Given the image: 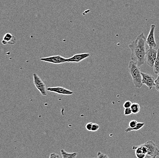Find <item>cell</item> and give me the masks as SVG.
I'll return each mask as SVG.
<instances>
[{
	"instance_id": "obj_19",
	"label": "cell",
	"mask_w": 159,
	"mask_h": 158,
	"mask_svg": "<svg viewBox=\"0 0 159 158\" xmlns=\"http://www.w3.org/2000/svg\"><path fill=\"white\" fill-rule=\"evenodd\" d=\"M131 114H133V113L131 108H125V111H124V115L125 116H129Z\"/></svg>"
},
{
	"instance_id": "obj_2",
	"label": "cell",
	"mask_w": 159,
	"mask_h": 158,
	"mask_svg": "<svg viewBox=\"0 0 159 158\" xmlns=\"http://www.w3.org/2000/svg\"><path fill=\"white\" fill-rule=\"evenodd\" d=\"M128 69L135 87L137 88H141L143 84L142 74L139 67L135 63L130 61L129 63Z\"/></svg>"
},
{
	"instance_id": "obj_20",
	"label": "cell",
	"mask_w": 159,
	"mask_h": 158,
	"mask_svg": "<svg viewBox=\"0 0 159 158\" xmlns=\"http://www.w3.org/2000/svg\"><path fill=\"white\" fill-rule=\"evenodd\" d=\"M155 88L156 90L159 92V76H158L157 78L155 80Z\"/></svg>"
},
{
	"instance_id": "obj_6",
	"label": "cell",
	"mask_w": 159,
	"mask_h": 158,
	"mask_svg": "<svg viewBox=\"0 0 159 158\" xmlns=\"http://www.w3.org/2000/svg\"><path fill=\"white\" fill-rule=\"evenodd\" d=\"M156 28V25L155 24H152L151 25V29L146 38V43L149 46V48H154L157 47V46L155 37V31Z\"/></svg>"
},
{
	"instance_id": "obj_3",
	"label": "cell",
	"mask_w": 159,
	"mask_h": 158,
	"mask_svg": "<svg viewBox=\"0 0 159 158\" xmlns=\"http://www.w3.org/2000/svg\"><path fill=\"white\" fill-rule=\"evenodd\" d=\"M33 77H34V84L37 89L39 91L41 94L43 96H47V90L44 82L40 78L37 74L35 73L33 74Z\"/></svg>"
},
{
	"instance_id": "obj_18",
	"label": "cell",
	"mask_w": 159,
	"mask_h": 158,
	"mask_svg": "<svg viewBox=\"0 0 159 158\" xmlns=\"http://www.w3.org/2000/svg\"><path fill=\"white\" fill-rule=\"evenodd\" d=\"M132 104V103L130 101H127L124 103L123 106H124L125 108H130Z\"/></svg>"
},
{
	"instance_id": "obj_21",
	"label": "cell",
	"mask_w": 159,
	"mask_h": 158,
	"mask_svg": "<svg viewBox=\"0 0 159 158\" xmlns=\"http://www.w3.org/2000/svg\"><path fill=\"white\" fill-rule=\"evenodd\" d=\"M99 129V126L97 124H93V127H92V132H96Z\"/></svg>"
},
{
	"instance_id": "obj_15",
	"label": "cell",
	"mask_w": 159,
	"mask_h": 158,
	"mask_svg": "<svg viewBox=\"0 0 159 158\" xmlns=\"http://www.w3.org/2000/svg\"><path fill=\"white\" fill-rule=\"evenodd\" d=\"M130 108L132 111L133 114H136L139 113L140 111V106H139V104L137 103H132Z\"/></svg>"
},
{
	"instance_id": "obj_8",
	"label": "cell",
	"mask_w": 159,
	"mask_h": 158,
	"mask_svg": "<svg viewBox=\"0 0 159 158\" xmlns=\"http://www.w3.org/2000/svg\"><path fill=\"white\" fill-rule=\"evenodd\" d=\"M142 76V83L143 85H146L151 90L155 86V78L151 74L145 73L141 72Z\"/></svg>"
},
{
	"instance_id": "obj_5",
	"label": "cell",
	"mask_w": 159,
	"mask_h": 158,
	"mask_svg": "<svg viewBox=\"0 0 159 158\" xmlns=\"http://www.w3.org/2000/svg\"><path fill=\"white\" fill-rule=\"evenodd\" d=\"M157 56V50L154 48H149L146 53L145 61L147 65L151 67H153Z\"/></svg>"
},
{
	"instance_id": "obj_14",
	"label": "cell",
	"mask_w": 159,
	"mask_h": 158,
	"mask_svg": "<svg viewBox=\"0 0 159 158\" xmlns=\"http://www.w3.org/2000/svg\"><path fill=\"white\" fill-rule=\"evenodd\" d=\"M153 70L156 74H159V48L157 50V56L153 66Z\"/></svg>"
},
{
	"instance_id": "obj_4",
	"label": "cell",
	"mask_w": 159,
	"mask_h": 158,
	"mask_svg": "<svg viewBox=\"0 0 159 158\" xmlns=\"http://www.w3.org/2000/svg\"><path fill=\"white\" fill-rule=\"evenodd\" d=\"M147 150V156L151 157L159 156V150L155 142L152 141H149L142 144Z\"/></svg>"
},
{
	"instance_id": "obj_16",
	"label": "cell",
	"mask_w": 159,
	"mask_h": 158,
	"mask_svg": "<svg viewBox=\"0 0 159 158\" xmlns=\"http://www.w3.org/2000/svg\"><path fill=\"white\" fill-rule=\"evenodd\" d=\"M137 121L135 120H131L129 123V128H134L137 124Z\"/></svg>"
},
{
	"instance_id": "obj_10",
	"label": "cell",
	"mask_w": 159,
	"mask_h": 158,
	"mask_svg": "<svg viewBox=\"0 0 159 158\" xmlns=\"http://www.w3.org/2000/svg\"><path fill=\"white\" fill-rule=\"evenodd\" d=\"M47 90L48 92L61 95H71L73 94V93L70 90L62 87H48L47 88Z\"/></svg>"
},
{
	"instance_id": "obj_23",
	"label": "cell",
	"mask_w": 159,
	"mask_h": 158,
	"mask_svg": "<svg viewBox=\"0 0 159 158\" xmlns=\"http://www.w3.org/2000/svg\"><path fill=\"white\" fill-rule=\"evenodd\" d=\"M136 156L137 158H145L147 155L143 153H135Z\"/></svg>"
},
{
	"instance_id": "obj_9",
	"label": "cell",
	"mask_w": 159,
	"mask_h": 158,
	"mask_svg": "<svg viewBox=\"0 0 159 158\" xmlns=\"http://www.w3.org/2000/svg\"><path fill=\"white\" fill-rule=\"evenodd\" d=\"M90 56V55L89 53L76 54L70 58L67 59L66 62L79 63L83 60L88 58Z\"/></svg>"
},
{
	"instance_id": "obj_24",
	"label": "cell",
	"mask_w": 159,
	"mask_h": 158,
	"mask_svg": "<svg viewBox=\"0 0 159 158\" xmlns=\"http://www.w3.org/2000/svg\"><path fill=\"white\" fill-rule=\"evenodd\" d=\"M49 158H61L60 156L56 153H51L49 156Z\"/></svg>"
},
{
	"instance_id": "obj_22",
	"label": "cell",
	"mask_w": 159,
	"mask_h": 158,
	"mask_svg": "<svg viewBox=\"0 0 159 158\" xmlns=\"http://www.w3.org/2000/svg\"><path fill=\"white\" fill-rule=\"evenodd\" d=\"M93 123H88L86 125V128L88 131H92V127H93Z\"/></svg>"
},
{
	"instance_id": "obj_27",
	"label": "cell",
	"mask_w": 159,
	"mask_h": 158,
	"mask_svg": "<svg viewBox=\"0 0 159 158\" xmlns=\"http://www.w3.org/2000/svg\"></svg>"
},
{
	"instance_id": "obj_26",
	"label": "cell",
	"mask_w": 159,
	"mask_h": 158,
	"mask_svg": "<svg viewBox=\"0 0 159 158\" xmlns=\"http://www.w3.org/2000/svg\"><path fill=\"white\" fill-rule=\"evenodd\" d=\"M158 76H159V74H158Z\"/></svg>"
},
{
	"instance_id": "obj_25",
	"label": "cell",
	"mask_w": 159,
	"mask_h": 158,
	"mask_svg": "<svg viewBox=\"0 0 159 158\" xmlns=\"http://www.w3.org/2000/svg\"><path fill=\"white\" fill-rule=\"evenodd\" d=\"M151 158H157V156L151 157Z\"/></svg>"
},
{
	"instance_id": "obj_11",
	"label": "cell",
	"mask_w": 159,
	"mask_h": 158,
	"mask_svg": "<svg viewBox=\"0 0 159 158\" xmlns=\"http://www.w3.org/2000/svg\"><path fill=\"white\" fill-rule=\"evenodd\" d=\"M15 42H16V38L10 33H7L4 36L2 40V43L4 45H6L7 44L13 45L15 44Z\"/></svg>"
},
{
	"instance_id": "obj_17",
	"label": "cell",
	"mask_w": 159,
	"mask_h": 158,
	"mask_svg": "<svg viewBox=\"0 0 159 158\" xmlns=\"http://www.w3.org/2000/svg\"><path fill=\"white\" fill-rule=\"evenodd\" d=\"M97 156H98V158H109L108 156L101 152H98Z\"/></svg>"
},
{
	"instance_id": "obj_13",
	"label": "cell",
	"mask_w": 159,
	"mask_h": 158,
	"mask_svg": "<svg viewBox=\"0 0 159 158\" xmlns=\"http://www.w3.org/2000/svg\"><path fill=\"white\" fill-rule=\"evenodd\" d=\"M144 125H145V124H144V123H141V122H140V123H138L137 124V125L134 128H130L128 127V128L126 129L125 131L126 133H129L133 131L139 130L141 129L142 128H143Z\"/></svg>"
},
{
	"instance_id": "obj_12",
	"label": "cell",
	"mask_w": 159,
	"mask_h": 158,
	"mask_svg": "<svg viewBox=\"0 0 159 158\" xmlns=\"http://www.w3.org/2000/svg\"><path fill=\"white\" fill-rule=\"evenodd\" d=\"M61 155L62 158H76L77 157V153L76 152L73 153H68L64 150H61Z\"/></svg>"
},
{
	"instance_id": "obj_1",
	"label": "cell",
	"mask_w": 159,
	"mask_h": 158,
	"mask_svg": "<svg viewBox=\"0 0 159 158\" xmlns=\"http://www.w3.org/2000/svg\"><path fill=\"white\" fill-rule=\"evenodd\" d=\"M146 40L144 34L142 33L138 36L135 40L128 45L131 51V60L139 67L143 65L146 61Z\"/></svg>"
},
{
	"instance_id": "obj_7",
	"label": "cell",
	"mask_w": 159,
	"mask_h": 158,
	"mask_svg": "<svg viewBox=\"0 0 159 158\" xmlns=\"http://www.w3.org/2000/svg\"><path fill=\"white\" fill-rule=\"evenodd\" d=\"M66 60L67 59L60 56H49V57L41 58L40 59V61H42L53 64H56V65L65 63L66 62Z\"/></svg>"
}]
</instances>
